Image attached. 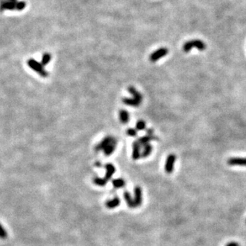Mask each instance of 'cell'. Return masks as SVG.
<instances>
[{
    "label": "cell",
    "instance_id": "5b68a950",
    "mask_svg": "<svg viewBox=\"0 0 246 246\" xmlns=\"http://www.w3.org/2000/svg\"><path fill=\"white\" fill-rule=\"evenodd\" d=\"M115 141H116V140H115V138H113L112 136L105 137L102 141H100V142L97 144V146L95 147V151H96V152H99V151H101V150L104 151V150L105 149L109 144L115 142Z\"/></svg>",
    "mask_w": 246,
    "mask_h": 246
},
{
    "label": "cell",
    "instance_id": "ba28073f",
    "mask_svg": "<svg viewBox=\"0 0 246 246\" xmlns=\"http://www.w3.org/2000/svg\"><path fill=\"white\" fill-rule=\"evenodd\" d=\"M227 163L230 166H240L246 167V158L233 157L228 159Z\"/></svg>",
    "mask_w": 246,
    "mask_h": 246
},
{
    "label": "cell",
    "instance_id": "7a4b0ae2",
    "mask_svg": "<svg viewBox=\"0 0 246 246\" xmlns=\"http://www.w3.org/2000/svg\"><path fill=\"white\" fill-rule=\"evenodd\" d=\"M27 65H28V66L30 68L34 70L35 72L38 73L40 74V76L42 77H48V73L44 69L43 65L41 63L35 61L34 59H29L28 61H27Z\"/></svg>",
    "mask_w": 246,
    "mask_h": 246
},
{
    "label": "cell",
    "instance_id": "e0dca14e",
    "mask_svg": "<svg viewBox=\"0 0 246 246\" xmlns=\"http://www.w3.org/2000/svg\"><path fill=\"white\" fill-rule=\"evenodd\" d=\"M123 104L129 105V106H133V107H138L141 102L136 100L134 98H123Z\"/></svg>",
    "mask_w": 246,
    "mask_h": 246
},
{
    "label": "cell",
    "instance_id": "52a82bcc",
    "mask_svg": "<svg viewBox=\"0 0 246 246\" xmlns=\"http://www.w3.org/2000/svg\"><path fill=\"white\" fill-rule=\"evenodd\" d=\"M134 202L136 206H140L143 202V192L140 186H136L134 189Z\"/></svg>",
    "mask_w": 246,
    "mask_h": 246
},
{
    "label": "cell",
    "instance_id": "8fae6325",
    "mask_svg": "<svg viewBox=\"0 0 246 246\" xmlns=\"http://www.w3.org/2000/svg\"><path fill=\"white\" fill-rule=\"evenodd\" d=\"M152 140H158L157 137H155V136H148V135H147L145 136H143L141 137V138L138 139L137 142L140 144V146L144 147L145 146L146 144H149V142H151Z\"/></svg>",
    "mask_w": 246,
    "mask_h": 246
},
{
    "label": "cell",
    "instance_id": "4fadbf2b",
    "mask_svg": "<svg viewBox=\"0 0 246 246\" xmlns=\"http://www.w3.org/2000/svg\"><path fill=\"white\" fill-rule=\"evenodd\" d=\"M119 204H120V200L118 197H115L111 200L107 201L105 206L108 209H114L119 206Z\"/></svg>",
    "mask_w": 246,
    "mask_h": 246
},
{
    "label": "cell",
    "instance_id": "83f0119b",
    "mask_svg": "<svg viewBox=\"0 0 246 246\" xmlns=\"http://www.w3.org/2000/svg\"><path fill=\"white\" fill-rule=\"evenodd\" d=\"M8 1H10V2H18L17 0H8Z\"/></svg>",
    "mask_w": 246,
    "mask_h": 246
},
{
    "label": "cell",
    "instance_id": "277c9868",
    "mask_svg": "<svg viewBox=\"0 0 246 246\" xmlns=\"http://www.w3.org/2000/svg\"><path fill=\"white\" fill-rule=\"evenodd\" d=\"M167 53H168V49L167 48H160V49L155 50L154 53H152V54L150 55V61L152 62H155L159 59L166 56Z\"/></svg>",
    "mask_w": 246,
    "mask_h": 246
},
{
    "label": "cell",
    "instance_id": "44dd1931",
    "mask_svg": "<svg viewBox=\"0 0 246 246\" xmlns=\"http://www.w3.org/2000/svg\"><path fill=\"white\" fill-rule=\"evenodd\" d=\"M52 58V56L50 53H44L43 55H42V61H41V64L43 65V66H45V65H46L48 64V63L50 61V60H51Z\"/></svg>",
    "mask_w": 246,
    "mask_h": 246
},
{
    "label": "cell",
    "instance_id": "d4e9b609",
    "mask_svg": "<svg viewBox=\"0 0 246 246\" xmlns=\"http://www.w3.org/2000/svg\"><path fill=\"white\" fill-rule=\"evenodd\" d=\"M126 132L129 136H136L137 135V131L134 128H128Z\"/></svg>",
    "mask_w": 246,
    "mask_h": 246
},
{
    "label": "cell",
    "instance_id": "2e32d148",
    "mask_svg": "<svg viewBox=\"0 0 246 246\" xmlns=\"http://www.w3.org/2000/svg\"><path fill=\"white\" fill-rule=\"evenodd\" d=\"M119 119L122 123H127L129 121V113L126 110H120L119 111Z\"/></svg>",
    "mask_w": 246,
    "mask_h": 246
},
{
    "label": "cell",
    "instance_id": "6da1fadb",
    "mask_svg": "<svg viewBox=\"0 0 246 246\" xmlns=\"http://www.w3.org/2000/svg\"><path fill=\"white\" fill-rule=\"evenodd\" d=\"M194 47L197 48L200 51H203L206 49V45L204 42L201 41L199 39H194L188 41L186 42L182 46V49L185 53H189Z\"/></svg>",
    "mask_w": 246,
    "mask_h": 246
},
{
    "label": "cell",
    "instance_id": "ffe728a7",
    "mask_svg": "<svg viewBox=\"0 0 246 246\" xmlns=\"http://www.w3.org/2000/svg\"><path fill=\"white\" fill-rule=\"evenodd\" d=\"M93 183L95 185L99 186H104L107 183V180L104 178H100V177H96L93 178Z\"/></svg>",
    "mask_w": 246,
    "mask_h": 246
},
{
    "label": "cell",
    "instance_id": "603a6c76",
    "mask_svg": "<svg viewBox=\"0 0 246 246\" xmlns=\"http://www.w3.org/2000/svg\"><path fill=\"white\" fill-rule=\"evenodd\" d=\"M7 237V232L5 228L0 224V239H6Z\"/></svg>",
    "mask_w": 246,
    "mask_h": 246
},
{
    "label": "cell",
    "instance_id": "d6986e66",
    "mask_svg": "<svg viewBox=\"0 0 246 246\" xmlns=\"http://www.w3.org/2000/svg\"><path fill=\"white\" fill-rule=\"evenodd\" d=\"M112 182L113 186L115 188H122L125 186V181L121 178H115L112 180Z\"/></svg>",
    "mask_w": 246,
    "mask_h": 246
},
{
    "label": "cell",
    "instance_id": "8992f818",
    "mask_svg": "<svg viewBox=\"0 0 246 246\" xmlns=\"http://www.w3.org/2000/svg\"><path fill=\"white\" fill-rule=\"evenodd\" d=\"M17 2H10L8 0H0V12H3L5 10H16Z\"/></svg>",
    "mask_w": 246,
    "mask_h": 246
},
{
    "label": "cell",
    "instance_id": "484cf974",
    "mask_svg": "<svg viewBox=\"0 0 246 246\" xmlns=\"http://www.w3.org/2000/svg\"><path fill=\"white\" fill-rule=\"evenodd\" d=\"M225 246H240V245H239L238 243L234 242V241H232V242L228 243V244H226V245H225Z\"/></svg>",
    "mask_w": 246,
    "mask_h": 246
},
{
    "label": "cell",
    "instance_id": "7402d4cb",
    "mask_svg": "<svg viewBox=\"0 0 246 246\" xmlns=\"http://www.w3.org/2000/svg\"><path fill=\"white\" fill-rule=\"evenodd\" d=\"M136 127L137 130H140V131L144 130V129L146 128V123H145V121L142 120V119H140V120H139L136 123Z\"/></svg>",
    "mask_w": 246,
    "mask_h": 246
},
{
    "label": "cell",
    "instance_id": "5bb4252c",
    "mask_svg": "<svg viewBox=\"0 0 246 246\" xmlns=\"http://www.w3.org/2000/svg\"><path fill=\"white\" fill-rule=\"evenodd\" d=\"M127 90H128L129 93L132 95L133 98L136 99V100H138V101H140V102H142V100H143L142 94H141L140 93H139V92L137 91L136 89H135L134 87H132V86H129L128 89H127Z\"/></svg>",
    "mask_w": 246,
    "mask_h": 246
},
{
    "label": "cell",
    "instance_id": "4316f807",
    "mask_svg": "<svg viewBox=\"0 0 246 246\" xmlns=\"http://www.w3.org/2000/svg\"><path fill=\"white\" fill-rule=\"evenodd\" d=\"M147 133H148V136H154V130L153 129H148Z\"/></svg>",
    "mask_w": 246,
    "mask_h": 246
},
{
    "label": "cell",
    "instance_id": "cb8c5ba5",
    "mask_svg": "<svg viewBox=\"0 0 246 246\" xmlns=\"http://www.w3.org/2000/svg\"><path fill=\"white\" fill-rule=\"evenodd\" d=\"M27 6V2L24 1H19L16 4V10H23V9H25Z\"/></svg>",
    "mask_w": 246,
    "mask_h": 246
},
{
    "label": "cell",
    "instance_id": "30bf717a",
    "mask_svg": "<svg viewBox=\"0 0 246 246\" xmlns=\"http://www.w3.org/2000/svg\"><path fill=\"white\" fill-rule=\"evenodd\" d=\"M105 169H106V173H105V176H104V178L108 181L112 178V175L115 174V167H114V165H112V163H107L105 166H104Z\"/></svg>",
    "mask_w": 246,
    "mask_h": 246
},
{
    "label": "cell",
    "instance_id": "9c48e42d",
    "mask_svg": "<svg viewBox=\"0 0 246 246\" xmlns=\"http://www.w3.org/2000/svg\"><path fill=\"white\" fill-rule=\"evenodd\" d=\"M140 148L141 146L138 142L135 141L132 144V158L135 160H138L141 157V152H140Z\"/></svg>",
    "mask_w": 246,
    "mask_h": 246
},
{
    "label": "cell",
    "instance_id": "3957f363",
    "mask_svg": "<svg viewBox=\"0 0 246 246\" xmlns=\"http://www.w3.org/2000/svg\"><path fill=\"white\" fill-rule=\"evenodd\" d=\"M176 160V156L174 154H170L167 156V160H166V163H165V171L167 174H171L174 170V163Z\"/></svg>",
    "mask_w": 246,
    "mask_h": 246
},
{
    "label": "cell",
    "instance_id": "7c38bea8",
    "mask_svg": "<svg viewBox=\"0 0 246 246\" xmlns=\"http://www.w3.org/2000/svg\"><path fill=\"white\" fill-rule=\"evenodd\" d=\"M123 198H124V200L127 203V205L128 206L129 208H136V204H135L134 202V198H132L131 194L129 193L128 191H124L123 192Z\"/></svg>",
    "mask_w": 246,
    "mask_h": 246
},
{
    "label": "cell",
    "instance_id": "9a60e30c",
    "mask_svg": "<svg viewBox=\"0 0 246 246\" xmlns=\"http://www.w3.org/2000/svg\"><path fill=\"white\" fill-rule=\"evenodd\" d=\"M116 144H117V140H116V141H115V142L112 143L111 144H109V145H108V146L104 150V155H107V156H109V155H112V154L114 152V151L115 150V148H116Z\"/></svg>",
    "mask_w": 246,
    "mask_h": 246
},
{
    "label": "cell",
    "instance_id": "ac0fdd59",
    "mask_svg": "<svg viewBox=\"0 0 246 246\" xmlns=\"http://www.w3.org/2000/svg\"><path fill=\"white\" fill-rule=\"evenodd\" d=\"M152 146L150 144H146L145 146H144V149H143V152H141V157L142 158H147L148 156H149L151 155L152 152Z\"/></svg>",
    "mask_w": 246,
    "mask_h": 246
}]
</instances>
